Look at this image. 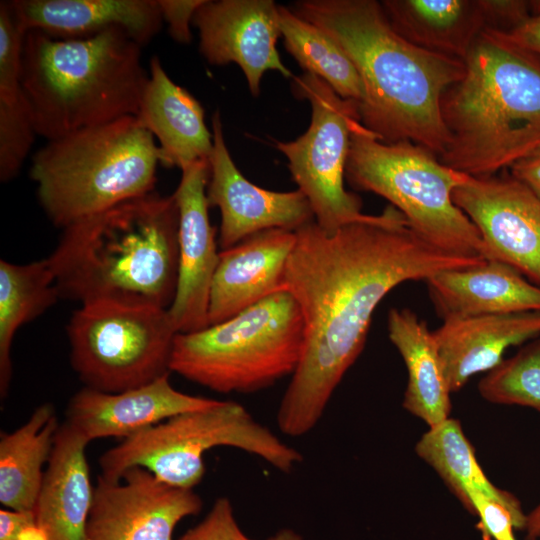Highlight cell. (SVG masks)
Masks as SVG:
<instances>
[{"label":"cell","mask_w":540,"mask_h":540,"mask_svg":"<svg viewBox=\"0 0 540 540\" xmlns=\"http://www.w3.org/2000/svg\"><path fill=\"white\" fill-rule=\"evenodd\" d=\"M283 290L304 322L299 364L277 411L279 430L299 437L319 422L335 389L362 352L373 313L394 287L485 261L427 241L394 206L324 232L315 221L295 231Z\"/></svg>","instance_id":"cell-1"},{"label":"cell","mask_w":540,"mask_h":540,"mask_svg":"<svg viewBox=\"0 0 540 540\" xmlns=\"http://www.w3.org/2000/svg\"><path fill=\"white\" fill-rule=\"evenodd\" d=\"M334 39L364 88L361 124L379 141H410L436 156L449 143L441 99L465 72L461 59L399 35L375 0H302L291 9Z\"/></svg>","instance_id":"cell-2"},{"label":"cell","mask_w":540,"mask_h":540,"mask_svg":"<svg viewBox=\"0 0 540 540\" xmlns=\"http://www.w3.org/2000/svg\"><path fill=\"white\" fill-rule=\"evenodd\" d=\"M174 195L151 192L63 229L47 258L60 297L168 309L178 278Z\"/></svg>","instance_id":"cell-3"},{"label":"cell","mask_w":540,"mask_h":540,"mask_svg":"<svg viewBox=\"0 0 540 540\" xmlns=\"http://www.w3.org/2000/svg\"><path fill=\"white\" fill-rule=\"evenodd\" d=\"M464 64L441 99L449 143L438 159L469 176H491L540 147V57L485 28Z\"/></svg>","instance_id":"cell-4"},{"label":"cell","mask_w":540,"mask_h":540,"mask_svg":"<svg viewBox=\"0 0 540 540\" xmlns=\"http://www.w3.org/2000/svg\"><path fill=\"white\" fill-rule=\"evenodd\" d=\"M148 76L142 46L122 29L74 40L24 34L21 84L47 141L136 116Z\"/></svg>","instance_id":"cell-5"},{"label":"cell","mask_w":540,"mask_h":540,"mask_svg":"<svg viewBox=\"0 0 540 540\" xmlns=\"http://www.w3.org/2000/svg\"><path fill=\"white\" fill-rule=\"evenodd\" d=\"M161 152L136 116L47 141L30 177L49 220L65 227L154 191Z\"/></svg>","instance_id":"cell-6"},{"label":"cell","mask_w":540,"mask_h":540,"mask_svg":"<svg viewBox=\"0 0 540 540\" xmlns=\"http://www.w3.org/2000/svg\"><path fill=\"white\" fill-rule=\"evenodd\" d=\"M303 346L300 308L282 290L224 322L176 334L170 371L218 393H252L292 376Z\"/></svg>","instance_id":"cell-7"},{"label":"cell","mask_w":540,"mask_h":540,"mask_svg":"<svg viewBox=\"0 0 540 540\" xmlns=\"http://www.w3.org/2000/svg\"><path fill=\"white\" fill-rule=\"evenodd\" d=\"M466 177L410 141L381 142L363 125L351 133L345 178L354 189L387 199L435 246L486 259L478 229L452 198Z\"/></svg>","instance_id":"cell-8"},{"label":"cell","mask_w":540,"mask_h":540,"mask_svg":"<svg viewBox=\"0 0 540 540\" xmlns=\"http://www.w3.org/2000/svg\"><path fill=\"white\" fill-rule=\"evenodd\" d=\"M233 447L255 455L275 469L291 472L302 454L259 423L240 403L218 402L146 428L104 452L101 475L117 481L131 467H142L171 486L193 489L205 473L204 454Z\"/></svg>","instance_id":"cell-9"},{"label":"cell","mask_w":540,"mask_h":540,"mask_svg":"<svg viewBox=\"0 0 540 540\" xmlns=\"http://www.w3.org/2000/svg\"><path fill=\"white\" fill-rule=\"evenodd\" d=\"M176 331L168 309L81 305L67 324L70 362L85 387L119 393L169 374Z\"/></svg>","instance_id":"cell-10"},{"label":"cell","mask_w":540,"mask_h":540,"mask_svg":"<svg viewBox=\"0 0 540 540\" xmlns=\"http://www.w3.org/2000/svg\"><path fill=\"white\" fill-rule=\"evenodd\" d=\"M293 94L312 107L307 131L294 141L275 140L288 159L292 179L310 203L315 223L327 234L365 221L361 199L344 187L352 131L361 124L359 103L341 98L321 78L293 77Z\"/></svg>","instance_id":"cell-11"},{"label":"cell","mask_w":540,"mask_h":540,"mask_svg":"<svg viewBox=\"0 0 540 540\" xmlns=\"http://www.w3.org/2000/svg\"><path fill=\"white\" fill-rule=\"evenodd\" d=\"M452 198L478 229L486 260L505 263L540 287V199L511 174L467 175Z\"/></svg>","instance_id":"cell-12"},{"label":"cell","mask_w":540,"mask_h":540,"mask_svg":"<svg viewBox=\"0 0 540 540\" xmlns=\"http://www.w3.org/2000/svg\"><path fill=\"white\" fill-rule=\"evenodd\" d=\"M201 509L193 489L164 483L145 468L131 467L117 481L100 475L87 540H173L177 524Z\"/></svg>","instance_id":"cell-13"},{"label":"cell","mask_w":540,"mask_h":540,"mask_svg":"<svg viewBox=\"0 0 540 540\" xmlns=\"http://www.w3.org/2000/svg\"><path fill=\"white\" fill-rule=\"evenodd\" d=\"M212 137L206 195L209 207L220 210L218 243L222 250L261 231H296L315 221L310 203L300 190L271 191L243 176L226 146L219 111L212 116Z\"/></svg>","instance_id":"cell-14"},{"label":"cell","mask_w":540,"mask_h":540,"mask_svg":"<svg viewBox=\"0 0 540 540\" xmlns=\"http://www.w3.org/2000/svg\"><path fill=\"white\" fill-rule=\"evenodd\" d=\"M192 24L199 31V50L213 65L237 64L253 96L260 92L264 73L275 70L293 78L282 63L276 43L281 36L278 5L272 0L205 2Z\"/></svg>","instance_id":"cell-15"},{"label":"cell","mask_w":540,"mask_h":540,"mask_svg":"<svg viewBox=\"0 0 540 540\" xmlns=\"http://www.w3.org/2000/svg\"><path fill=\"white\" fill-rule=\"evenodd\" d=\"M181 172L173 193L179 212L178 278L168 313L178 333H191L209 326L210 290L219 252L208 215L209 162L196 161Z\"/></svg>","instance_id":"cell-16"},{"label":"cell","mask_w":540,"mask_h":540,"mask_svg":"<svg viewBox=\"0 0 540 540\" xmlns=\"http://www.w3.org/2000/svg\"><path fill=\"white\" fill-rule=\"evenodd\" d=\"M217 402L178 391L166 374L119 393L84 387L70 398L65 422L88 442L105 437L126 439L173 416Z\"/></svg>","instance_id":"cell-17"},{"label":"cell","mask_w":540,"mask_h":540,"mask_svg":"<svg viewBox=\"0 0 540 540\" xmlns=\"http://www.w3.org/2000/svg\"><path fill=\"white\" fill-rule=\"evenodd\" d=\"M295 231L274 228L249 236L219 252L212 280L208 323L224 322L283 290Z\"/></svg>","instance_id":"cell-18"},{"label":"cell","mask_w":540,"mask_h":540,"mask_svg":"<svg viewBox=\"0 0 540 540\" xmlns=\"http://www.w3.org/2000/svg\"><path fill=\"white\" fill-rule=\"evenodd\" d=\"M8 4L24 32L36 29L64 40L119 28L143 47L163 24L158 0H13Z\"/></svg>","instance_id":"cell-19"},{"label":"cell","mask_w":540,"mask_h":540,"mask_svg":"<svg viewBox=\"0 0 540 540\" xmlns=\"http://www.w3.org/2000/svg\"><path fill=\"white\" fill-rule=\"evenodd\" d=\"M425 281L443 321L540 311V287L497 260L441 271Z\"/></svg>","instance_id":"cell-20"},{"label":"cell","mask_w":540,"mask_h":540,"mask_svg":"<svg viewBox=\"0 0 540 540\" xmlns=\"http://www.w3.org/2000/svg\"><path fill=\"white\" fill-rule=\"evenodd\" d=\"M88 443L66 422L60 424L33 508L43 540H87L94 496L85 453Z\"/></svg>","instance_id":"cell-21"},{"label":"cell","mask_w":540,"mask_h":540,"mask_svg":"<svg viewBox=\"0 0 540 540\" xmlns=\"http://www.w3.org/2000/svg\"><path fill=\"white\" fill-rule=\"evenodd\" d=\"M451 392L489 372L504 352L540 335V311L444 320L432 331Z\"/></svg>","instance_id":"cell-22"},{"label":"cell","mask_w":540,"mask_h":540,"mask_svg":"<svg viewBox=\"0 0 540 540\" xmlns=\"http://www.w3.org/2000/svg\"><path fill=\"white\" fill-rule=\"evenodd\" d=\"M148 73L136 117L158 140L161 164L182 169L208 160L213 137L201 104L171 80L157 56L150 59Z\"/></svg>","instance_id":"cell-23"},{"label":"cell","mask_w":540,"mask_h":540,"mask_svg":"<svg viewBox=\"0 0 540 540\" xmlns=\"http://www.w3.org/2000/svg\"><path fill=\"white\" fill-rule=\"evenodd\" d=\"M388 335L407 369L403 407L429 428L449 418L451 389L432 331L410 309L393 308Z\"/></svg>","instance_id":"cell-24"},{"label":"cell","mask_w":540,"mask_h":540,"mask_svg":"<svg viewBox=\"0 0 540 540\" xmlns=\"http://www.w3.org/2000/svg\"><path fill=\"white\" fill-rule=\"evenodd\" d=\"M381 6L403 38L463 61L487 27L480 0H384Z\"/></svg>","instance_id":"cell-25"},{"label":"cell","mask_w":540,"mask_h":540,"mask_svg":"<svg viewBox=\"0 0 540 540\" xmlns=\"http://www.w3.org/2000/svg\"><path fill=\"white\" fill-rule=\"evenodd\" d=\"M60 427L55 408L44 403L11 433L0 436V502L11 510H33Z\"/></svg>","instance_id":"cell-26"},{"label":"cell","mask_w":540,"mask_h":540,"mask_svg":"<svg viewBox=\"0 0 540 540\" xmlns=\"http://www.w3.org/2000/svg\"><path fill=\"white\" fill-rule=\"evenodd\" d=\"M25 32L6 6L0 8V180L22 167L37 135L21 84Z\"/></svg>","instance_id":"cell-27"},{"label":"cell","mask_w":540,"mask_h":540,"mask_svg":"<svg viewBox=\"0 0 540 540\" xmlns=\"http://www.w3.org/2000/svg\"><path fill=\"white\" fill-rule=\"evenodd\" d=\"M60 293L48 259L27 264L0 261V395L12 378L11 347L17 330L53 306Z\"/></svg>","instance_id":"cell-28"},{"label":"cell","mask_w":540,"mask_h":540,"mask_svg":"<svg viewBox=\"0 0 540 540\" xmlns=\"http://www.w3.org/2000/svg\"><path fill=\"white\" fill-rule=\"evenodd\" d=\"M417 455L431 466L467 509L468 492L475 490L508 506L526 520L520 501L493 485L476 459L458 420L448 418L430 427L415 445Z\"/></svg>","instance_id":"cell-29"},{"label":"cell","mask_w":540,"mask_h":540,"mask_svg":"<svg viewBox=\"0 0 540 540\" xmlns=\"http://www.w3.org/2000/svg\"><path fill=\"white\" fill-rule=\"evenodd\" d=\"M284 47L305 73L325 81L343 99L359 104L364 99L360 76L343 49L327 33L278 5Z\"/></svg>","instance_id":"cell-30"},{"label":"cell","mask_w":540,"mask_h":540,"mask_svg":"<svg viewBox=\"0 0 540 540\" xmlns=\"http://www.w3.org/2000/svg\"><path fill=\"white\" fill-rule=\"evenodd\" d=\"M478 391L488 402L525 406L540 412V339L529 342L487 372Z\"/></svg>","instance_id":"cell-31"},{"label":"cell","mask_w":540,"mask_h":540,"mask_svg":"<svg viewBox=\"0 0 540 540\" xmlns=\"http://www.w3.org/2000/svg\"><path fill=\"white\" fill-rule=\"evenodd\" d=\"M467 497V510L479 518L485 540H511L515 530H523L525 520L504 503L475 490L469 491Z\"/></svg>","instance_id":"cell-32"},{"label":"cell","mask_w":540,"mask_h":540,"mask_svg":"<svg viewBox=\"0 0 540 540\" xmlns=\"http://www.w3.org/2000/svg\"><path fill=\"white\" fill-rule=\"evenodd\" d=\"M178 540H253L238 525L231 501L219 497L205 518L187 530Z\"/></svg>","instance_id":"cell-33"},{"label":"cell","mask_w":540,"mask_h":540,"mask_svg":"<svg viewBox=\"0 0 540 540\" xmlns=\"http://www.w3.org/2000/svg\"><path fill=\"white\" fill-rule=\"evenodd\" d=\"M205 0H158L163 22L168 25L170 36L181 44L192 40L190 23Z\"/></svg>","instance_id":"cell-34"},{"label":"cell","mask_w":540,"mask_h":540,"mask_svg":"<svg viewBox=\"0 0 540 540\" xmlns=\"http://www.w3.org/2000/svg\"><path fill=\"white\" fill-rule=\"evenodd\" d=\"M483 10L486 28L509 32L526 19L529 13V4L527 1L518 0H480Z\"/></svg>","instance_id":"cell-35"},{"label":"cell","mask_w":540,"mask_h":540,"mask_svg":"<svg viewBox=\"0 0 540 540\" xmlns=\"http://www.w3.org/2000/svg\"><path fill=\"white\" fill-rule=\"evenodd\" d=\"M0 540H43L33 510H0Z\"/></svg>","instance_id":"cell-36"},{"label":"cell","mask_w":540,"mask_h":540,"mask_svg":"<svg viewBox=\"0 0 540 540\" xmlns=\"http://www.w3.org/2000/svg\"><path fill=\"white\" fill-rule=\"evenodd\" d=\"M504 33L514 44L540 57V10L511 31Z\"/></svg>","instance_id":"cell-37"},{"label":"cell","mask_w":540,"mask_h":540,"mask_svg":"<svg viewBox=\"0 0 540 540\" xmlns=\"http://www.w3.org/2000/svg\"><path fill=\"white\" fill-rule=\"evenodd\" d=\"M511 175L540 199V147L510 167Z\"/></svg>","instance_id":"cell-38"},{"label":"cell","mask_w":540,"mask_h":540,"mask_svg":"<svg viewBox=\"0 0 540 540\" xmlns=\"http://www.w3.org/2000/svg\"><path fill=\"white\" fill-rule=\"evenodd\" d=\"M524 540H540V503L526 514Z\"/></svg>","instance_id":"cell-39"},{"label":"cell","mask_w":540,"mask_h":540,"mask_svg":"<svg viewBox=\"0 0 540 540\" xmlns=\"http://www.w3.org/2000/svg\"><path fill=\"white\" fill-rule=\"evenodd\" d=\"M267 540H303L302 537L291 529H281Z\"/></svg>","instance_id":"cell-40"},{"label":"cell","mask_w":540,"mask_h":540,"mask_svg":"<svg viewBox=\"0 0 540 540\" xmlns=\"http://www.w3.org/2000/svg\"><path fill=\"white\" fill-rule=\"evenodd\" d=\"M511 540H516V538L514 537V538H512Z\"/></svg>","instance_id":"cell-41"}]
</instances>
